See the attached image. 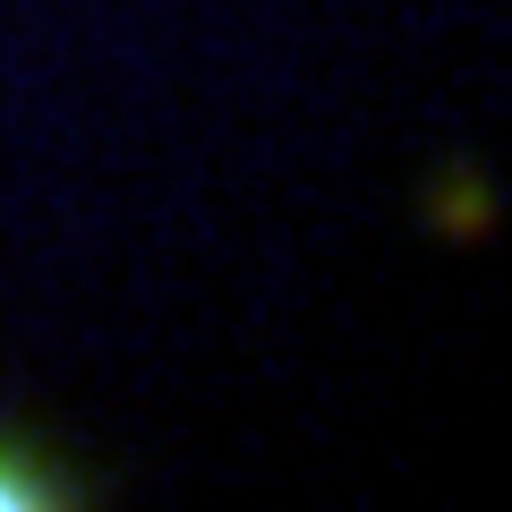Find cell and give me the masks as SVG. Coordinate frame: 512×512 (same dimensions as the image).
I'll list each match as a JSON object with an SVG mask.
<instances>
[{
	"instance_id": "6da1fadb",
	"label": "cell",
	"mask_w": 512,
	"mask_h": 512,
	"mask_svg": "<svg viewBox=\"0 0 512 512\" xmlns=\"http://www.w3.org/2000/svg\"><path fill=\"white\" fill-rule=\"evenodd\" d=\"M77 487H60V470L43 453H26L18 436H0V512H52L69 504Z\"/></svg>"
}]
</instances>
